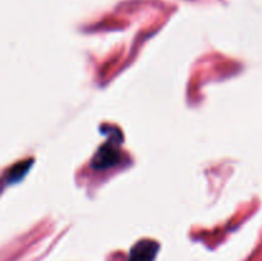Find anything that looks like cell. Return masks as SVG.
I'll use <instances>...</instances> for the list:
<instances>
[{
    "mask_svg": "<svg viewBox=\"0 0 262 261\" xmlns=\"http://www.w3.org/2000/svg\"><path fill=\"white\" fill-rule=\"evenodd\" d=\"M119 151L115 150L112 145H102L101 147L99 148V151H97L94 160H92V166H94L95 169L104 170V169L115 166L117 164H119Z\"/></svg>",
    "mask_w": 262,
    "mask_h": 261,
    "instance_id": "7a4b0ae2",
    "label": "cell"
},
{
    "mask_svg": "<svg viewBox=\"0 0 262 261\" xmlns=\"http://www.w3.org/2000/svg\"><path fill=\"white\" fill-rule=\"evenodd\" d=\"M158 242L151 240L138 241L132 248H130L128 261H154L159 252Z\"/></svg>",
    "mask_w": 262,
    "mask_h": 261,
    "instance_id": "6da1fadb",
    "label": "cell"
}]
</instances>
